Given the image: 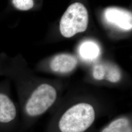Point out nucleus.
I'll return each instance as SVG.
<instances>
[{
  "label": "nucleus",
  "mask_w": 132,
  "mask_h": 132,
  "mask_svg": "<svg viewBox=\"0 0 132 132\" xmlns=\"http://www.w3.org/2000/svg\"><path fill=\"white\" fill-rule=\"evenodd\" d=\"M9 79L0 82V132H18L20 129L17 107L12 98Z\"/></svg>",
  "instance_id": "nucleus-2"
},
{
  "label": "nucleus",
  "mask_w": 132,
  "mask_h": 132,
  "mask_svg": "<svg viewBox=\"0 0 132 132\" xmlns=\"http://www.w3.org/2000/svg\"><path fill=\"white\" fill-rule=\"evenodd\" d=\"M93 75L96 80H106L112 83L121 79V73L118 67L109 63H99L93 68Z\"/></svg>",
  "instance_id": "nucleus-5"
},
{
  "label": "nucleus",
  "mask_w": 132,
  "mask_h": 132,
  "mask_svg": "<svg viewBox=\"0 0 132 132\" xmlns=\"http://www.w3.org/2000/svg\"><path fill=\"white\" fill-rule=\"evenodd\" d=\"M100 132H132L131 120L125 117L117 118L103 128Z\"/></svg>",
  "instance_id": "nucleus-7"
},
{
  "label": "nucleus",
  "mask_w": 132,
  "mask_h": 132,
  "mask_svg": "<svg viewBox=\"0 0 132 132\" xmlns=\"http://www.w3.org/2000/svg\"><path fill=\"white\" fill-rule=\"evenodd\" d=\"M88 13L84 5L79 3L71 5L63 14L60 22L62 35L70 38L85 31L88 27Z\"/></svg>",
  "instance_id": "nucleus-3"
},
{
  "label": "nucleus",
  "mask_w": 132,
  "mask_h": 132,
  "mask_svg": "<svg viewBox=\"0 0 132 132\" xmlns=\"http://www.w3.org/2000/svg\"><path fill=\"white\" fill-rule=\"evenodd\" d=\"M14 6L21 10H28L32 8L33 0H12Z\"/></svg>",
  "instance_id": "nucleus-9"
},
{
  "label": "nucleus",
  "mask_w": 132,
  "mask_h": 132,
  "mask_svg": "<svg viewBox=\"0 0 132 132\" xmlns=\"http://www.w3.org/2000/svg\"><path fill=\"white\" fill-rule=\"evenodd\" d=\"M98 46L92 41L83 43L79 47V53L81 56L85 60H93L99 55Z\"/></svg>",
  "instance_id": "nucleus-8"
},
{
  "label": "nucleus",
  "mask_w": 132,
  "mask_h": 132,
  "mask_svg": "<svg viewBox=\"0 0 132 132\" xmlns=\"http://www.w3.org/2000/svg\"><path fill=\"white\" fill-rule=\"evenodd\" d=\"M77 64V60L74 56L69 54H61L52 59L50 67L54 72L67 73L73 71Z\"/></svg>",
  "instance_id": "nucleus-6"
},
{
  "label": "nucleus",
  "mask_w": 132,
  "mask_h": 132,
  "mask_svg": "<svg viewBox=\"0 0 132 132\" xmlns=\"http://www.w3.org/2000/svg\"><path fill=\"white\" fill-rule=\"evenodd\" d=\"M95 114L93 107L80 103L69 109L57 124L58 132H85L94 123Z\"/></svg>",
  "instance_id": "nucleus-1"
},
{
  "label": "nucleus",
  "mask_w": 132,
  "mask_h": 132,
  "mask_svg": "<svg viewBox=\"0 0 132 132\" xmlns=\"http://www.w3.org/2000/svg\"><path fill=\"white\" fill-rule=\"evenodd\" d=\"M104 16L108 22L119 28L126 30L132 29V13L127 10L110 7L105 11Z\"/></svg>",
  "instance_id": "nucleus-4"
}]
</instances>
